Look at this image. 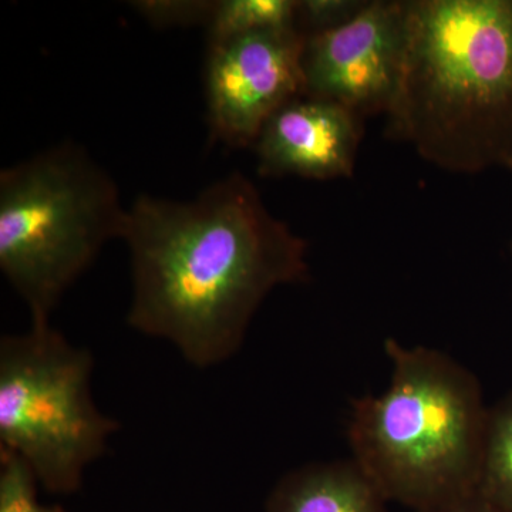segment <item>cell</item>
I'll return each instance as SVG.
<instances>
[{
  "mask_svg": "<svg viewBox=\"0 0 512 512\" xmlns=\"http://www.w3.org/2000/svg\"><path fill=\"white\" fill-rule=\"evenodd\" d=\"M298 0H217L208 23V43L262 30L296 28Z\"/></svg>",
  "mask_w": 512,
  "mask_h": 512,
  "instance_id": "8fae6325",
  "label": "cell"
},
{
  "mask_svg": "<svg viewBox=\"0 0 512 512\" xmlns=\"http://www.w3.org/2000/svg\"><path fill=\"white\" fill-rule=\"evenodd\" d=\"M359 0H298L296 29L309 37L338 28L365 8Z\"/></svg>",
  "mask_w": 512,
  "mask_h": 512,
  "instance_id": "5bb4252c",
  "label": "cell"
},
{
  "mask_svg": "<svg viewBox=\"0 0 512 512\" xmlns=\"http://www.w3.org/2000/svg\"><path fill=\"white\" fill-rule=\"evenodd\" d=\"M510 168H512V165H511V167H510Z\"/></svg>",
  "mask_w": 512,
  "mask_h": 512,
  "instance_id": "2e32d148",
  "label": "cell"
},
{
  "mask_svg": "<svg viewBox=\"0 0 512 512\" xmlns=\"http://www.w3.org/2000/svg\"><path fill=\"white\" fill-rule=\"evenodd\" d=\"M407 19L390 133L446 170L511 167L512 0H414Z\"/></svg>",
  "mask_w": 512,
  "mask_h": 512,
  "instance_id": "7a4b0ae2",
  "label": "cell"
},
{
  "mask_svg": "<svg viewBox=\"0 0 512 512\" xmlns=\"http://www.w3.org/2000/svg\"><path fill=\"white\" fill-rule=\"evenodd\" d=\"M39 481L28 464L0 450V512H67L60 505L40 503Z\"/></svg>",
  "mask_w": 512,
  "mask_h": 512,
  "instance_id": "7c38bea8",
  "label": "cell"
},
{
  "mask_svg": "<svg viewBox=\"0 0 512 512\" xmlns=\"http://www.w3.org/2000/svg\"><path fill=\"white\" fill-rule=\"evenodd\" d=\"M217 0H138L131 8L157 29L207 28Z\"/></svg>",
  "mask_w": 512,
  "mask_h": 512,
  "instance_id": "4fadbf2b",
  "label": "cell"
},
{
  "mask_svg": "<svg viewBox=\"0 0 512 512\" xmlns=\"http://www.w3.org/2000/svg\"><path fill=\"white\" fill-rule=\"evenodd\" d=\"M407 2H366L338 28L306 37L305 94L349 110H392L406 67Z\"/></svg>",
  "mask_w": 512,
  "mask_h": 512,
  "instance_id": "52a82bcc",
  "label": "cell"
},
{
  "mask_svg": "<svg viewBox=\"0 0 512 512\" xmlns=\"http://www.w3.org/2000/svg\"><path fill=\"white\" fill-rule=\"evenodd\" d=\"M477 495L512 512V392L488 407Z\"/></svg>",
  "mask_w": 512,
  "mask_h": 512,
  "instance_id": "30bf717a",
  "label": "cell"
},
{
  "mask_svg": "<svg viewBox=\"0 0 512 512\" xmlns=\"http://www.w3.org/2000/svg\"><path fill=\"white\" fill-rule=\"evenodd\" d=\"M93 367L50 320L0 339V450L22 458L46 493H77L120 430L94 403Z\"/></svg>",
  "mask_w": 512,
  "mask_h": 512,
  "instance_id": "5b68a950",
  "label": "cell"
},
{
  "mask_svg": "<svg viewBox=\"0 0 512 512\" xmlns=\"http://www.w3.org/2000/svg\"><path fill=\"white\" fill-rule=\"evenodd\" d=\"M357 144L355 111L302 94L266 121L252 147L264 177L330 180L352 174Z\"/></svg>",
  "mask_w": 512,
  "mask_h": 512,
  "instance_id": "ba28073f",
  "label": "cell"
},
{
  "mask_svg": "<svg viewBox=\"0 0 512 512\" xmlns=\"http://www.w3.org/2000/svg\"><path fill=\"white\" fill-rule=\"evenodd\" d=\"M126 214L116 181L79 144L0 171V271L30 320H50L104 245L121 239Z\"/></svg>",
  "mask_w": 512,
  "mask_h": 512,
  "instance_id": "277c9868",
  "label": "cell"
},
{
  "mask_svg": "<svg viewBox=\"0 0 512 512\" xmlns=\"http://www.w3.org/2000/svg\"><path fill=\"white\" fill-rule=\"evenodd\" d=\"M121 239L130 254L128 326L198 369L237 355L266 296L309 276L308 245L241 173L188 201L138 195Z\"/></svg>",
  "mask_w": 512,
  "mask_h": 512,
  "instance_id": "6da1fadb",
  "label": "cell"
},
{
  "mask_svg": "<svg viewBox=\"0 0 512 512\" xmlns=\"http://www.w3.org/2000/svg\"><path fill=\"white\" fill-rule=\"evenodd\" d=\"M412 512H511L503 510V508L495 507V505L487 503L478 495L464 498V500L456 501L441 507L431 508V510L412 511Z\"/></svg>",
  "mask_w": 512,
  "mask_h": 512,
  "instance_id": "9a60e30c",
  "label": "cell"
},
{
  "mask_svg": "<svg viewBox=\"0 0 512 512\" xmlns=\"http://www.w3.org/2000/svg\"><path fill=\"white\" fill-rule=\"evenodd\" d=\"M389 501L353 458L311 463L285 474L265 512H389Z\"/></svg>",
  "mask_w": 512,
  "mask_h": 512,
  "instance_id": "9c48e42d",
  "label": "cell"
},
{
  "mask_svg": "<svg viewBox=\"0 0 512 512\" xmlns=\"http://www.w3.org/2000/svg\"><path fill=\"white\" fill-rule=\"evenodd\" d=\"M390 384L353 403L352 458L387 501L431 510L477 495L488 407L477 377L440 350L384 343Z\"/></svg>",
  "mask_w": 512,
  "mask_h": 512,
  "instance_id": "3957f363",
  "label": "cell"
},
{
  "mask_svg": "<svg viewBox=\"0 0 512 512\" xmlns=\"http://www.w3.org/2000/svg\"><path fill=\"white\" fill-rule=\"evenodd\" d=\"M296 28L262 30L208 43L204 83L208 123L225 146H254L266 121L305 94L303 50Z\"/></svg>",
  "mask_w": 512,
  "mask_h": 512,
  "instance_id": "8992f818",
  "label": "cell"
}]
</instances>
